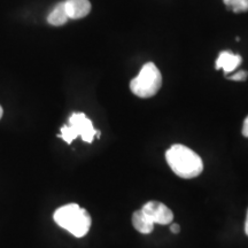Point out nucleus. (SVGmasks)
<instances>
[{"instance_id": "f257e3e1", "label": "nucleus", "mask_w": 248, "mask_h": 248, "mask_svg": "<svg viewBox=\"0 0 248 248\" xmlns=\"http://www.w3.org/2000/svg\"><path fill=\"white\" fill-rule=\"evenodd\" d=\"M166 160L176 175L182 178L198 177L203 170L201 157L191 148L176 144L167 151Z\"/></svg>"}, {"instance_id": "f03ea898", "label": "nucleus", "mask_w": 248, "mask_h": 248, "mask_svg": "<svg viewBox=\"0 0 248 248\" xmlns=\"http://www.w3.org/2000/svg\"><path fill=\"white\" fill-rule=\"evenodd\" d=\"M53 217L59 226L77 238L84 237L91 228V216L76 203L60 207L55 210Z\"/></svg>"}, {"instance_id": "7ed1b4c3", "label": "nucleus", "mask_w": 248, "mask_h": 248, "mask_svg": "<svg viewBox=\"0 0 248 248\" xmlns=\"http://www.w3.org/2000/svg\"><path fill=\"white\" fill-rule=\"evenodd\" d=\"M162 84V76L153 62L145 63L138 76L130 82V90L139 98H151L159 91Z\"/></svg>"}, {"instance_id": "20e7f679", "label": "nucleus", "mask_w": 248, "mask_h": 248, "mask_svg": "<svg viewBox=\"0 0 248 248\" xmlns=\"http://www.w3.org/2000/svg\"><path fill=\"white\" fill-rule=\"evenodd\" d=\"M98 131L93 128L91 120L84 113H74L69 117V124L61 128V135L59 137L63 139L67 144L80 136L85 142H92Z\"/></svg>"}, {"instance_id": "39448f33", "label": "nucleus", "mask_w": 248, "mask_h": 248, "mask_svg": "<svg viewBox=\"0 0 248 248\" xmlns=\"http://www.w3.org/2000/svg\"><path fill=\"white\" fill-rule=\"evenodd\" d=\"M154 224L167 225L172 222L173 214L166 204L159 201H150L141 208Z\"/></svg>"}, {"instance_id": "423d86ee", "label": "nucleus", "mask_w": 248, "mask_h": 248, "mask_svg": "<svg viewBox=\"0 0 248 248\" xmlns=\"http://www.w3.org/2000/svg\"><path fill=\"white\" fill-rule=\"evenodd\" d=\"M243 58L239 54H233L230 51H223L216 60V69H223L225 75L233 73L240 66Z\"/></svg>"}, {"instance_id": "0eeeda50", "label": "nucleus", "mask_w": 248, "mask_h": 248, "mask_svg": "<svg viewBox=\"0 0 248 248\" xmlns=\"http://www.w3.org/2000/svg\"><path fill=\"white\" fill-rule=\"evenodd\" d=\"M64 7L68 17L73 20L85 17L91 11V4L89 0H66Z\"/></svg>"}, {"instance_id": "6e6552de", "label": "nucleus", "mask_w": 248, "mask_h": 248, "mask_svg": "<svg viewBox=\"0 0 248 248\" xmlns=\"http://www.w3.org/2000/svg\"><path fill=\"white\" fill-rule=\"evenodd\" d=\"M132 224L138 232L144 234H148L153 231L154 223L148 218V216L142 210H137L132 215Z\"/></svg>"}, {"instance_id": "1a4fd4ad", "label": "nucleus", "mask_w": 248, "mask_h": 248, "mask_svg": "<svg viewBox=\"0 0 248 248\" xmlns=\"http://www.w3.org/2000/svg\"><path fill=\"white\" fill-rule=\"evenodd\" d=\"M68 20H69V17H68L66 7H64V1L59 2L47 16V22L55 27L63 26L67 23Z\"/></svg>"}, {"instance_id": "9d476101", "label": "nucleus", "mask_w": 248, "mask_h": 248, "mask_svg": "<svg viewBox=\"0 0 248 248\" xmlns=\"http://www.w3.org/2000/svg\"><path fill=\"white\" fill-rule=\"evenodd\" d=\"M223 2L234 13L248 12V0H223Z\"/></svg>"}, {"instance_id": "9b49d317", "label": "nucleus", "mask_w": 248, "mask_h": 248, "mask_svg": "<svg viewBox=\"0 0 248 248\" xmlns=\"http://www.w3.org/2000/svg\"><path fill=\"white\" fill-rule=\"evenodd\" d=\"M247 77H248L247 71L240 70V71H238V73L232 74L231 76L228 77V78L231 79V80H235V82H244V80L246 79Z\"/></svg>"}, {"instance_id": "f8f14e48", "label": "nucleus", "mask_w": 248, "mask_h": 248, "mask_svg": "<svg viewBox=\"0 0 248 248\" xmlns=\"http://www.w3.org/2000/svg\"><path fill=\"white\" fill-rule=\"evenodd\" d=\"M243 135L245 137L248 138V116L245 119L244 121V125H243Z\"/></svg>"}, {"instance_id": "ddd939ff", "label": "nucleus", "mask_w": 248, "mask_h": 248, "mask_svg": "<svg viewBox=\"0 0 248 248\" xmlns=\"http://www.w3.org/2000/svg\"><path fill=\"white\" fill-rule=\"evenodd\" d=\"M170 230H171L172 233H178L179 230H181V228H179L177 223H173V224H171V226H170Z\"/></svg>"}, {"instance_id": "4468645a", "label": "nucleus", "mask_w": 248, "mask_h": 248, "mask_svg": "<svg viewBox=\"0 0 248 248\" xmlns=\"http://www.w3.org/2000/svg\"><path fill=\"white\" fill-rule=\"evenodd\" d=\"M245 232L248 235V212H247V217H246V222H245Z\"/></svg>"}, {"instance_id": "2eb2a0df", "label": "nucleus", "mask_w": 248, "mask_h": 248, "mask_svg": "<svg viewBox=\"0 0 248 248\" xmlns=\"http://www.w3.org/2000/svg\"><path fill=\"white\" fill-rule=\"evenodd\" d=\"M2 114H4V110H2V107L0 106V119L2 117Z\"/></svg>"}]
</instances>
